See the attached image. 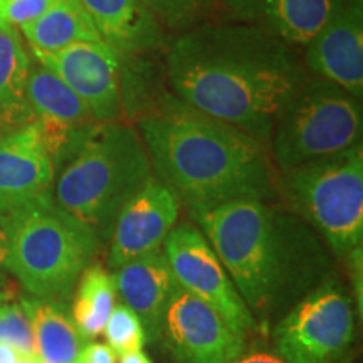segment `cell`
I'll return each instance as SVG.
<instances>
[{
  "label": "cell",
  "mask_w": 363,
  "mask_h": 363,
  "mask_svg": "<svg viewBox=\"0 0 363 363\" xmlns=\"http://www.w3.org/2000/svg\"><path fill=\"white\" fill-rule=\"evenodd\" d=\"M165 72L177 99L266 147L279 113L310 76L296 48L222 17L175 35Z\"/></svg>",
  "instance_id": "1"
},
{
  "label": "cell",
  "mask_w": 363,
  "mask_h": 363,
  "mask_svg": "<svg viewBox=\"0 0 363 363\" xmlns=\"http://www.w3.org/2000/svg\"><path fill=\"white\" fill-rule=\"evenodd\" d=\"M257 326H269L331 278L330 247L278 202L235 201L189 211Z\"/></svg>",
  "instance_id": "2"
},
{
  "label": "cell",
  "mask_w": 363,
  "mask_h": 363,
  "mask_svg": "<svg viewBox=\"0 0 363 363\" xmlns=\"http://www.w3.org/2000/svg\"><path fill=\"white\" fill-rule=\"evenodd\" d=\"M135 126L153 174L189 211L235 201L278 202L279 172L254 136L192 110L174 94Z\"/></svg>",
  "instance_id": "3"
},
{
  "label": "cell",
  "mask_w": 363,
  "mask_h": 363,
  "mask_svg": "<svg viewBox=\"0 0 363 363\" xmlns=\"http://www.w3.org/2000/svg\"><path fill=\"white\" fill-rule=\"evenodd\" d=\"M152 175V160L135 123L96 121L61 165L52 194L59 206L104 244L121 207Z\"/></svg>",
  "instance_id": "4"
},
{
  "label": "cell",
  "mask_w": 363,
  "mask_h": 363,
  "mask_svg": "<svg viewBox=\"0 0 363 363\" xmlns=\"http://www.w3.org/2000/svg\"><path fill=\"white\" fill-rule=\"evenodd\" d=\"M6 267L29 296L66 305L101 240L66 212L52 190L0 216Z\"/></svg>",
  "instance_id": "5"
},
{
  "label": "cell",
  "mask_w": 363,
  "mask_h": 363,
  "mask_svg": "<svg viewBox=\"0 0 363 363\" xmlns=\"http://www.w3.org/2000/svg\"><path fill=\"white\" fill-rule=\"evenodd\" d=\"M279 199L345 259L363 244L362 143L279 174Z\"/></svg>",
  "instance_id": "6"
},
{
  "label": "cell",
  "mask_w": 363,
  "mask_h": 363,
  "mask_svg": "<svg viewBox=\"0 0 363 363\" xmlns=\"http://www.w3.org/2000/svg\"><path fill=\"white\" fill-rule=\"evenodd\" d=\"M362 99L308 76L272 128L269 153L279 174L362 143Z\"/></svg>",
  "instance_id": "7"
},
{
  "label": "cell",
  "mask_w": 363,
  "mask_h": 363,
  "mask_svg": "<svg viewBox=\"0 0 363 363\" xmlns=\"http://www.w3.org/2000/svg\"><path fill=\"white\" fill-rule=\"evenodd\" d=\"M272 338L286 363H343L357 338L355 301L331 276L276 321Z\"/></svg>",
  "instance_id": "8"
},
{
  "label": "cell",
  "mask_w": 363,
  "mask_h": 363,
  "mask_svg": "<svg viewBox=\"0 0 363 363\" xmlns=\"http://www.w3.org/2000/svg\"><path fill=\"white\" fill-rule=\"evenodd\" d=\"M163 251L180 288L214 308L242 337L259 328L219 256L197 225L177 222L163 242Z\"/></svg>",
  "instance_id": "9"
},
{
  "label": "cell",
  "mask_w": 363,
  "mask_h": 363,
  "mask_svg": "<svg viewBox=\"0 0 363 363\" xmlns=\"http://www.w3.org/2000/svg\"><path fill=\"white\" fill-rule=\"evenodd\" d=\"M33 56L83 99L94 120H123V56L111 45L103 40H83L54 52L33 51Z\"/></svg>",
  "instance_id": "10"
},
{
  "label": "cell",
  "mask_w": 363,
  "mask_h": 363,
  "mask_svg": "<svg viewBox=\"0 0 363 363\" xmlns=\"http://www.w3.org/2000/svg\"><path fill=\"white\" fill-rule=\"evenodd\" d=\"M160 340L177 363H233L246 348V337L180 286L167 306Z\"/></svg>",
  "instance_id": "11"
},
{
  "label": "cell",
  "mask_w": 363,
  "mask_h": 363,
  "mask_svg": "<svg viewBox=\"0 0 363 363\" xmlns=\"http://www.w3.org/2000/svg\"><path fill=\"white\" fill-rule=\"evenodd\" d=\"M180 217L179 197L153 174L121 207L113 224L108 264L113 271L163 247Z\"/></svg>",
  "instance_id": "12"
},
{
  "label": "cell",
  "mask_w": 363,
  "mask_h": 363,
  "mask_svg": "<svg viewBox=\"0 0 363 363\" xmlns=\"http://www.w3.org/2000/svg\"><path fill=\"white\" fill-rule=\"evenodd\" d=\"M363 0H340L326 24L303 49L306 71L363 96Z\"/></svg>",
  "instance_id": "13"
},
{
  "label": "cell",
  "mask_w": 363,
  "mask_h": 363,
  "mask_svg": "<svg viewBox=\"0 0 363 363\" xmlns=\"http://www.w3.org/2000/svg\"><path fill=\"white\" fill-rule=\"evenodd\" d=\"M26 96L57 172L96 120L83 99L38 61L30 62Z\"/></svg>",
  "instance_id": "14"
},
{
  "label": "cell",
  "mask_w": 363,
  "mask_h": 363,
  "mask_svg": "<svg viewBox=\"0 0 363 363\" xmlns=\"http://www.w3.org/2000/svg\"><path fill=\"white\" fill-rule=\"evenodd\" d=\"M56 165L38 121L0 138V216L49 192Z\"/></svg>",
  "instance_id": "15"
},
{
  "label": "cell",
  "mask_w": 363,
  "mask_h": 363,
  "mask_svg": "<svg viewBox=\"0 0 363 363\" xmlns=\"http://www.w3.org/2000/svg\"><path fill=\"white\" fill-rule=\"evenodd\" d=\"M338 4L340 0H220L217 17L257 27L303 51Z\"/></svg>",
  "instance_id": "16"
},
{
  "label": "cell",
  "mask_w": 363,
  "mask_h": 363,
  "mask_svg": "<svg viewBox=\"0 0 363 363\" xmlns=\"http://www.w3.org/2000/svg\"><path fill=\"white\" fill-rule=\"evenodd\" d=\"M113 278L116 293L142 321L147 342H160L163 316L179 288L163 247L120 266Z\"/></svg>",
  "instance_id": "17"
},
{
  "label": "cell",
  "mask_w": 363,
  "mask_h": 363,
  "mask_svg": "<svg viewBox=\"0 0 363 363\" xmlns=\"http://www.w3.org/2000/svg\"><path fill=\"white\" fill-rule=\"evenodd\" d=\"M103 43L121 56L165 51L169 35L140 0H81Z\"/></svg>",
  "instance_id": "18"
},
{
  "label": "cell",
  "mask_w": 363,
  "mask_h": 363,
  "mask_svg": "<svg viewBox=\"0 0 363 363\" xmlns=\"http://www.w3.org/2000/svg\"><path fill=\"white\" fill-rule=\"evenodd\" d=\"M34 331L35 357L40 363H78L84 340L65 305L34 296L21 298Z\"/></svg>",
  "instance_id": "19"
},
{
  "label": "cell",
  "mask_w": 363,
  "mask_h": 363,
  "mask_svg": "<svg viewBox=\"0 0 363 363\" xmlns=\"http://www.w3.org/2000/svg\"><path fill=\"white\" fill-rule=\"evenodd\" d=\"M30 62L19 30L0 26V121L9 131L34 121L26 96Z\"/></svg>",
  "instance_id": "20"
},
{
  "label": "cell",
  "mask_w": 363,
  "mask_h": 363,
  "mask_svg": "<svg viewBox=\"0 0 363 363\" xmlns=\"http://www.w3.org/2000/svg\"><path fill=\"white\" fill-rule=\"evenodd\" d=\"M30 51L54 52L83 40H101L81 0H56L39 19L21 27Z\"/></svg>",
  "instance_id": "21"
},
{
  "label": "cell",
  "mask_w": 363,
  "mask_h": 363,
  "mask_svg": "<svg viewBox=\"0 0 363 363\" xmlns=\"http://www.w3.org/2000/svg\"><path fill=\"white\" fill-rule=\"evenodd\" d=\"M115 305V278L99 264H89L76 284L71 311L72 323L84 342L103 333Z\"/></svg>",
  "instance_id": "22"
},
{
  "label": "cell",
  "mask_w": 363,
  "mask_h": 363,
  "mask_svg": "<svg viewBox=\"0 0 363 363\" xmlns=\"http://www.w3.org/2000/svg\"><path fill=\"white\" fill-rule=\"evenodd\" d=\"M167 35L187 33L219 16L220 0H140Z\"/></svg>",
  "instance_id": "23"
},
{
  "label": "cell",
  "mask_w": 363,
  "mask_h": 363,
  "mask_svg": "<svg viewBox=\"0 0 363 363\" xmlns=\"http://www.w3.org/2000/svg\"><path fill=\"white\" fill-rule=\"evenodd\" d=\"M103 333L108 345L120 357L143 350L145 343H147V335H145L142 321L125 303L113 308Z\"/></svg>",
  "instance_id": "24"
},
{
  "label": "cell",
  "mask_w": 363,
  "mask_h": 363,
  "mask_svg": "<svg viewBox=\"0 0 363 363\" xmlns=\"http://www.w3.org/2000/svg\"><path fill=\"white\" fill-rule=\"evenodd\" d=\"M0 342L16 348L22 355L35 357L34 331L21 301L9 296L0 305Z\"/></svg>",
  "instance_id": "25"
},
{
  "label": "cell",
  "mask_w": 363,
  "mask_h": 363,
  "mask_svg": "<svg viewBox=\"0 0 363 363\" xmlns=\"http://www.w3.org/2000/svg\"><path fill=\"white\" fill-rule=\"evenodd\" d=\"M56 0H0V26L21 29L39 19Z\"/></svg>",
  "instance_id": "26"
},
{
  "label": "cell",
  "mask_w": 363,
  "mask_h": 363,
  "mask_svg": "<svg viewBox=\"0 0 363 363\" xmlns=\"http://www.w3.org/2000/svg\"><path fill=\"white\" fill-rule=\"evenodd\" d=\"M347 262L348 269H350V279L353 284V301H355V308L358 316L362 315L363 308V244L348 252V256L343 259Z\"/></svg>",
  "instance_id": "27"
},
{
  "label": "cell",
  "mask_w": 363,
  "mask_h": 363,
  "mask_svg": "<svg viewBox=\"0 0 363 363\" xmlns=\"http://www.w3.org/2000/svg\"><path fill=\"white\" fill-rule=\"evenodd\" d=\"M116 357L108 343H88L81 350L78 363H118Z\"/></svg>",
  "instance_id": "28"
},
{
  "label": "cell",
  "mask_w": 363,
  "mask_h": 363,
  "mask_svg": "<svg viewBox=\"0 0 363 363\" xmlns=\"http://www.w3.org/2000/svg\"><path fill=\"white\" fill-rule=\"evenodd\" d=\"M233 363H286L276 352H249L242 353L239 358H235Z\"/></svg>",
  "instance_id": "29"
},
{
  "label": "cell",
  "mask_w": 363,
  "mask_h": 363,
  "mask_svg": "<svg viewBox=\"0 0 363 363\" xmlns=\"http://www.w3.org/2000/svg\"><path fill=\"white\" fill-rule=\"evenodd\" d=\"M24 357L27 355H22L16 348L0 342V363H24Z\"/></svg>",
  "instance_id": "30"
},
{
  "label": "cell",
  "mask_w": 363,
  "mask_h": 363,
  "mask_svg": "<svg viewBox=\"0 0 363 363\" xmlns=\"http://www.w3.org/2000/svg\"><path fill=\"white\" fill-rule=\"evenodd\" d=\"M7 267H6V239H4L2 230H0V288L7 286Z\"/></svg>",
  "instance_id": "31"
},
{
  "label": "cell",
  "mask_w": 363,
  "mask_h": 363,
  "mask_svg": "<svg viewBox=\"0 0 363 363\" xmlns=\"http://www.w3.org/2000/svg\"><path fill=\"white\" fill-rule=\"evenodd\" d=\"M120 363H152L150 357L143 350L126 353V355L120 357Z\"/></svg>",
  "instance_id": "32"
},
{
  "label": "cell",
  "mask_w": 363,
  "mask_h": 363,
  "mask_svg": "<svg viewBox=\"0 0 363 363\" xmlns=\"http://www.w3.org/2000/svg\"><path fill=\"white\" fill-rule=\"evenodd\" d=\"M7 133H11V131H9L6 126H4L2 121H0V138H2V136H6Z\"/></svg>",
  "instance_id": "33"
},
{
  "label": "cell",
  "mask_w": 363,
  "mask_h": 363,
  "mask_svg": "<svg viewBox=\"0 0 363 363\" xmlns=\"http://www.w3.org/2000/svg\"><path fill=\"white\" fill-rule=\"evenodd\" d=\"M7 296H9V294H7V291H6V288H0V305H2L4 299H6Z\"/></svg>",
  "instance_id": "34"
}]
</instances>
